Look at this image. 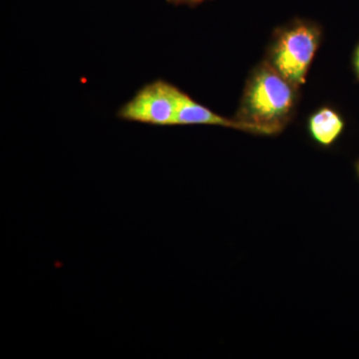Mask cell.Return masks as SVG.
<instances>
[{
    "label": "cell",
    "mask_w": 359,
    "mask_h": 359,
    "mask_svg": "<svg viewBox=\"0 0 359 359\" xmlns=\"http://www.w3.org/2000/svg\"><path fill=\"white\" fill-rule=\"evenodd\" d=\"M297 88L264 61L248 80L236 119L257 127L263 135L280 133L292 119Z\"/></svg>",
    "instance_id": "obj_1"
},
{
    "label": "cell",
    "mask_w": 359,
    "mask_h": 359,
    "mask_svg": "<svg viewBox=\"0 0 359 359\" xmlns=\"http://www.w3.org/2000/svg\"><path fill=\"white\" fill-rule=\"evenodd\" d=\"M353 65L356 75H358L359 79V44L358 45V47H356L355 52H354Z\"/></svg>",
    "instance_id": "obj_7"
},
{
    "label": "cell",
    "mask_w": 359,
    "mask_h": 359,
    "mask_svg": "<svg viewBox=\"0 0 359 359\" xmlns=\"http://www.w3.org/2000/svg\"><path fill=\"white\" fill-rule=\"evenodd\" d=\"M175 125H212V126L226 127L250 132L252 134H261V130L252 125L243 123L236 119H228L223 116L212 112L209 108L196 102L188 94L182 91L180 95L178 108H177Z\"/></svg>",
    "instance_id": "obj_4"
},
{
    "label": "cell",
    "mask_w": 359,
    "mask_h": 359,
    "mask_svg": "<svg viewBox=\"0 0 359 359\" xmlns=\"http://www.w3.org/2000/svg\"><path fill=\"white\" fill-rule=\"evenodd\" d=\"M182 90L165 80L144 85L122 106L117 117L154 126H174Z\"/></svg>",
    "instance_id": "obj_3"
},
{
    "label": "cell",
    "mask_w": 359,
    "mask_h": 359,
    "mask_svg": "<svg viewBox=\"0 0 359 359\" xmlns=\"http://www.w3.org/2000/svg\"><path fill=\"white\" fill-rule=\"evenodd\" d=\"M358 174H359V163H358Z\"/></svg>",
    "instance_id": "obj_8"
},
{
    "label": "cell",
    "mask_w": 359,
    "mask_h": 359,
    "mask_svg": "<svg viewBox=\"0 0 359 359\" xmlns=\"http://www.w3.org/2000/svg\"><path fill=\"white\" fill-rule=\"evenodd\" d=\"M344 129V119L332 108H321L314 112L309 120V131L311 138L325 147L332 145L339 138Z\"/></svg>",
    "instance_id": "obj_5"
},
{
    "label": "cell",
    "mask_w": 359,
    "mask_h": 359,
    "mask_svg": "<svg viewBox=\"0 0 359 359\" xmlns=\"http://www.w3.org/2000/svg\"><path fill=\"white\" fill-rule=\"evenodd\" d=\"M320 40L321 32L318 25L297 21L276 35L268 61L290 82L302 86L306 83Z\"/></svg>",
    "instance_id": "obj_2"
},
{
    "label": "cell",
    "mask_w": 359,
    "mask_h": 359,
    "mask_svg": "<svg viewBox=\"0 0 359 359\" xmlns=\"http://www.w3.org/2000/svg\"><path fill=\"white\" fill-rule=\"evenodd\" d=\"M167 1L169 4H175V6H196L207 0H167Z\"/></svg>",
    "instance_id": "obj_6"
}]
</instances>
